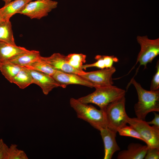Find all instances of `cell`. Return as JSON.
Returning a JSON list of instances; mask_svg holds the SVG:
<instances>
[{
  "mask_svg": "<svg viewBox=\"0 0 159 159\" xmlns=\"http://www.w3.org/2000/svg\"><path fill=\"white\" fill-rule=\"evenodd\" d=\"M131 84L135 87L138 95V101L134 106L137 117L145 120L146 116L150 112H159V90H145L134 78H132L128 84L129 86Z\"/></svg>",
  "mask_w": 159,
  "mask_h": 159,
  "instance_id": "obj_1",
  "label": "cell"
},
{
  "mask_svg": "<svg viewBox=\"0 0 159 159\" xmlns=\"http://www.w3.org/2000/svg\"><path fill=\"white\" fill-rule=\"evenodd\" d=\"M69 103L77 117L87 122L94 128L99 130L107 127L104 110H99L91 105L82 103L73 98L70 99Z\"/></svg>",
  "mask_w": 159,
  "mask_h": 159,
  "instance_id": "obj_2",
  "label": "cell"
},
{
  "mask_svg": "<svg viewBox=\"0 0 159 159\" xmlns=\"http://www.w3.org/2000/svg\"><path fill=\"white\" fill-rule=\"evenodd\" d=\"M95 88L94 92L78 100L84 103L95 104L104 110L108 105L125 96V90L113 85Z\"/></svg>",
  "mask_w": 159,
  "mask_h": 159,
  "instance_id": "obj_3",
  "label": "cell"
},
{
  "mask_svg": "<svg viewBox=\"0 0 159 159\" xmlns=\"http://www.w3.org/2000/svg\"><path fill=\"white\" fill-rule=\"evenodd\" d=\"M125 96L108 105L104 110L107 127L117 132L126 125L128 117L125 110Z\"/></svg>",
  "mask_w": 159,
  "mask_h": 159,
  "instance_id": "obj_4",
  "label": "cell"
},
{
  "mask_svg": "<svg viewBox=\"0 0 159 159\" xmlns=\"http://www.w3.org/2000/svg\"><path fill=\"white\" fill-rule=\"evenodd\" d=\"M137 40L140 44L141 49L137 59L136 62L130 72L136 65L139 62L140 66L147 68L148 63H151L153 59L159 54V39H150L146 36H138Z\"/></svg>",
  "mask_w": 159,
  "mask_h": 159,
  "instance_id": "obj_5",
  "label": "cell"
},
{
  "mask_svg": "<svg viewBox=\"0 0 159 159\" xmlns=\"http://www.w3.org/2000/svg\"><path fill=\"white\" fill-rule=\"evenodd\" d=\"M127 123L143 138L148 148H159V127L151 126L145 120L128 117Z\"/></svg>",
  "mask_w": 159,
  "mask_h": 159,
  "instance_id": "obj_6",
  "label": "cell"
},
{
  "mask_svg": "<svg viewBox=\"0 0 159 159\" xmlns=\"http://www.w3.org/2000/svg\"><path fill=\"white\" fill-rule=\"evenodd\" d=\"M58 5L57 1L52 0H37L29 3L19 14L31 19H40L47 16Z\"/></svg>",
  "mask_w": 159,
  "mask_h": 159,
  "instance_id": "obj_7",
  "label": "cell"
},
{
  "mask_svg": "<svg viewBox=\"0 0 159 159\" xmlns=\"http://www.w3.org/2000/svg\"><path fill=\"white\" fill-rule=\"evenodd\" d=\"M116 71L114 67L85 73L80 76L96 88L113 85L112 76Z\"/></svg>",
  "mask_w": 159,
  "mask_h": 159,
  "instance_id": "obj_8",
  "label": "cell"
},
{
  "mask_svg": "<svg viewBox=\"0 0 159 159\" xmlns=\"http://www.w3.org/2000/svg\"><path fill=\"white\" fill-rule=\"evenodd\" d=\"M40 59L57 70L80 75L86 72L79 70L70 65L65 56L59 53H54L48 57L41 56Z\"/></svg>",
  "mask_w": 159,
  "mask_h": 159,
  "instance_id": "obj_9",
  "label": "cell"
},
{
  "mask_svg": "<svg viewBox=\"0 0 159 159\" xmlns=\"http://www.w3.org/2000/svg\"><path fill=\"white\" fill-rule=\"evenodd\" d=\"M99 131L104 144V159H111L114 154L120 150L116 140L117 132L107 127L101 128Z\"/></svg>",
  "mask_w": 159,
  "mask_h": 159,
  "instance_id": "obj_10",
  "label": "cell"
},
{
  "mask_svg": "<svg viewBox=\"0 0 159 159\" xmlns=\"http://www.w3.org/2000/svg\"><path fill=\"white\" fill-rule=\"evenodd\" d=\"M52 76L59 84V87L63 88H65L68 85L71 84L93 87L92 84L77 74L57 70Z\"/></svg>",
  "mask_w": 159,
  "mask_h": 159,
  "instance_id": "obj_11",
  "label": "cell"
},
{
  "mask_svg": "<svg viewBox=\"0 0 159 159\" xmlns=\"http://www.w3.org/2000/svg\"><path fill=\"white\" fill-rule=\"evenodd\" d=\"M29 69L32 78L33 84L39 86L45 95H47L53 89L59 87V84L52 76L39 71Z\"/></svg>",
  "mask_w": 159,
  "mask_h": 159,
  "instance_id": "obj_12",
  "label": "cell"
},
{
  "mask_svg": "<svg viewBox=\"0 0 159 159\" xmlns=\"http://www.w3.org/2000/svg\"><path fill=\"white\" fill-rule=\"evenodd\" d=\"M148 149L147 145L132 143L127 150L120 151L117 157L118 159H143L144 158Z\"/></svg>",
  "mask_w": 159,
  "mask_h": 159,
  "instance_id": "obj_13",
  "label": "cell"
},
{
  "mask_svg": "<svg viewBox=\"0 0 159 159\" xmlns=\"http://www.w3.org/2000/svg\"><path fill=\"white\" fill-rule=\"evenodd\" d=\"M32 0H13L0 8V14L5 21H10L11 18L19 13Z\"/></svg>",
  "mask_w": 159,
  "mask_h": 159,
  "instance_id": "obj_14",
  "label": "cell"
},
{
  "mask_svg": "<svg viewBox=\"0 0 159 159\" xmlns=\"http://www.w3.org/2000/svg\"><path fill=\"white\" fill-rule=\"evenodd\" d=\"M28 50L16 44L0 42V62L1 64L9 62L14 57Z\"/></svg>",
  "mask_w": 159,
  "mask_h": 159,
  "instance_id": "obj_15",
  "label": "cell"
},
{
  "mask_svg": "<svg viewBox=\"0 0 159 159\" xmlns=\"http://www.w3.org/2000/svg\"><path fill=\"white\" fill-rule=\"evenodd\" d=\"M41 57L39 51L28 50L14 57L9 62L25 67L32 62L39 60Z\"/></svg>",
  "mask_w": 159,
  "mask_h": 159,
  "instance_id": "obj_16",
  "label": "cell"
},
{
  "mask_svg": "<svg viewBox=\"0 0 159 159\" xmlns=\"http://www.w3.org/2000/svg\"><path fill=\"white\" fill-rule=\"evenodd\" d=\"M95 59L97 61L93 63L86 64L83 65L82 66V69H86L87 68L96 67L101 69L106 68H109L113 66L114 63L117 62L119 60L114 55H96Z\"/></svg>",
  "mask_w": 159,
  "mask_h": 159,
  "instance_id": "obj_17",
  "label": "cell"
},
{
  "mask_svg": "<svg viewBox=\"0 0 159 159\" xmlns=\"http://www.w3.org/2000/svg\"><path fill=\"white\" fill-rule=\"evenodd\" d=\"M12 83L22 89L33 84L32 78L29 69L23 67L14 78Z\"/></svg>",
  "mask_w": 159,
  "mask_h": 159,
  "instance_id": "obj_18",
  "label": "cell"
},
{
  "mask_svg": "<svg viewBox=\"0 0 159 159\" xmlns=\"http://www.w3.org/2000/svg\"><path fill=\"white\" fill-rule=\"evenodd\" d=\"M23 67L10 62L1 64L0 71L4 77L10 83Z\"/></svg>",
  "mask_w": 159,
  "mask_h": 159,
  "instance_id": "obj_19",
  "label": "cell"
},
{
  "mask_svg": "<svg viewBox=\"0 0 159 159\" xmlns=\"http://www.w3.org/2000/svg\"><path fill=\"white\" fill-rule=\"evenodd\" d=\"M11 27L10 21H4L0 23V42L16 44Z\"/></svg>",
  "mask_w": 159,
  "mask_h": 159,
  "instance_id": "obj_20",
  "label": "cell"
},
{
  "mask_svg": "<svg viewBox=\"0 0 159 159\" xmlns=\"http://www.w3.org/2000/svg\"><path fill=\"white\" fill-rule=\"evenodd\" d=\"M25 67L30 69L44 73L51 76H52L57 70L42 61L40 59L39 60L32 62Z\"/></svg>",
  "mask_w": 159,
  "mask_h": 159,
  "instance_id": "obj_21",
  "label": "cell"
},
{
  "mask_svg": "<svg viewBox=\"0 0 159 159\" xmlns=\"http://www.w3.org/2000/svg\"><path fill=\"white\" fill-rule=\"evenodd\" d=\"M86 56L82 54H70L66 56L68 63L72 66L79 70H83L82 66L86 62Z\"/></svg>",
  "mask_w": 159,
  "mask_h": 159,
  "instance_id": "obj_22",
  "label": "cell"
},
{
  "mask_svg": "<svg viewBox=\"0 0 159 159\" xmlns=\"http://www.w3.org/2000/svg\"><path fill=\"white\" fill-rule=\"evenodd\" d=\"M121 136L130 137L142 140L145 143V141L142 136L132 127L126 125L119 129L117 131Z\"/></svg>",
  "mask_w": 159,
  "mask_h": 159,
  "instance_id": "obj_23",
  "label": "cell"
},
{
  "mask_svg": "<svg viewBox=\"0 0 159 159\" xmlns=\"http://www.w3.org/2000/svg\"><path fill=\"white\" fill-rule=\"evenodd\" d=\"M17 145L12 144L8 148L7 159H28L24 152L19 150Z\"/></svg>",
  "mask_w": 159,
  "mask_h": 159,
  "instance_id": "obj_24",
  "label": "cell"
},
{
  "mask_svg": "<svg viewBox=\"0 0 159 159\" xmlns=\"http://www.w3.org/2000/svg\"><path fill=\"white\" fill-rule=\"evenodd\" d=\"M156 71L153 75L150 86V90L155 91L159 90V61L158 60L156 63Z\"/></svg>",
  "mask_w": 159,
  "mask_h": 159,
  "instance_id": "obj_25",
  "label": "cell"
},
{
  "mask_svg": "<svg viewBox=\"0 0 159 159\" xmlns=\"http://www.w3.org/2000/svg\"><path fill=\"white\" fill-rule=\"evenodd\" d=\"M145 159H159V148H148L144 158Z\"/></svg>",
  "mask_w": 159,
  "mask_h": 159,
  "instance_id": "obj_26",
  "label": "cell"
},
{
  "mask_svg": "<svg viewBox=\"0 0 159 159\" xmlns=\"http://www.w3.org/2000/svg\"><path fill=\"white\" fill-rule=\"evenodd\" d=\"M8 148L3 140L0 139V159H7Z\"/></svg>",
  "mask_w": 159,
  "mask_h": 159,
  "instance_id": "obj_27",
  "label": "cell"
},
{
  "mask_svg": "<svg viewBox=\"0 0 159 159\" xmlns=\"http://www.w3.org/2000/svg\"><path fill=\"white\" fill-rule=\"evenodd\" d=\"M153 112L155 115L154 119L151 121L147 122L149 125H153L159 127V115L155 112Z\"/></svg>",
  "mask_w": 159,
  "mask_h": 159,
  "instance_id": "obj_28",
  "label": "cell"
},
{
  "mask_svg": "<svg viewBox=\"0 0 159 159\" xmlns=\"http://www.w3.org/2000/svg\"><path fill=\"white\" fill-rule=\"evenodd\" d=\"M5 3L4 5H6L13 0H2Z\"/></svg>",
  "mask_w": 159,
  "mask_h": 159,
  "instance_id": "obj_29",
  "label": "cell"
},
{
  "mask_svg": "<svg viewBox=\"0 0 159 159\" xmlns=\"http://www.w3.org/2000/svg\"><path fill=\"white\" fill-rule=\"evenodd\" d=\"M5 21L3 18L1 16V15L0 14V23L2 22Z\"/></svg>",
  "mask_w": 159,
  "mask_h": 159,
  "instance_id": "obj_30",
  "label": "cell"
},
{
  "mask_svg": "<svg viewBox=\"0 0 159 159\" xmlns=\"http://www.w3.org/2000/svg\"><path fill=\"white\" fill-rule=\"evenodd\" d=\"M0 64H1V63H0Z\"/></svg>",
  "mask_w": 159,
  "mask_h": 159,
  "instance_id": "obj_31",
  "label": "cell"
}]
</instances>
